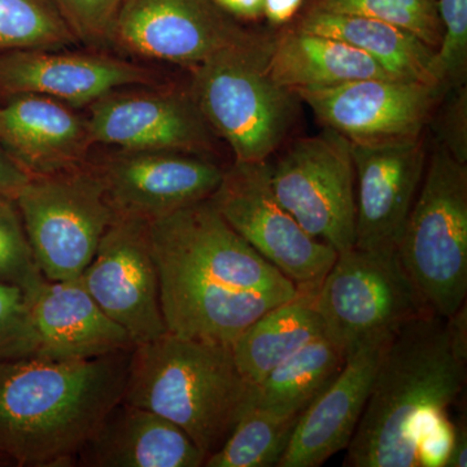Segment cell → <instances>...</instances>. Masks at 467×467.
<instances>
[{"mask_svg":"<svg viewBox=\"0 0 467 467\" xmlns=\"http://www.w3.org/2000/svg\"><path fill=\"white\" fill-rule=\"evenodd\" d=\"M254 33L212 0H126L112 43L140 57L193 67Z\"/></svg>","mask_w":467,"mask_h":467,"instance_id":"obj_13","label":"cell"},{"mask_svg":"<svg viewBox=\"0 0 467 467\" xmlns=\"http://www.w3.org/2000/svg\"><path fill=\"white\" fill-rule=\"evenodd\" d=\"M75 42L50 0H0V55L64 50Z\"/></svg>","mask_w":467,"mask_h":467,"instance_id":"obj_27","label":"cell"},{"mask_svg":"<svg viewBox=\"0 0 467 467\" xmlns=\"http://www.w3.org/2000/svg\"><path fill=\"white\" fill-rule=\"evenodd\" d=\"M15 201L47 281L78 279L117 217L94 167L32 177Z\"/></svg>","mask_w":467,"mask_h":467,"instance_id":"obj_8","label":"cell"},{"mask_svg":"<svg viewBox=\"0 0 467 467\" xmlns=\"http://www.w3.org/2000/svg\"><path fill=\"white\" fill-rule=\"evenodd\" d=\"M346 358L326 337L313 340L251 386L247 408L275 416H297L330 386Z\"/></svg>","mask_w":467,"mask_h":467,"instance_id":"obj_25","label":"cell"},{"mask_svg":"<svg viewBox=\"0 0 467 467\" xmlns=\"http://www.w3.org/2000/svg\"><path fill=\"white\" fill-rule=\"evenodd\" d=\"M304 0H265L264 17L273 27L288 26L299 14Z\"/></svg>","mask_w":467,"mask_h":467,"instance_id":"obj_36","label":"cell"},{"mask_svg":"<svg viewBox=\"0 0 467 467\" xmlns=\"http://www.w3.org/2000/svg\"><path fill=\"white\" fill-rule=\"evenodd\" d=\"M36 356L54 359H88L130 352L133 337L109 317L86 291L81 279L46 281L30 297Z\"/></svg>","mask_w":467,"mask_h":467,"instance_id":"obj_20","label":"cell"},{"mask_svg":"<svg viewBox=\"0 0 467 467\" xmlns=\"http://www.w3.org/2000/svg\"><path fill=\"white\" fill-rule=\"evenodd\" d=\"M325 337L344 358L389 342L411 319L434 313L402 265L398 250L350 248L337 254L316 291Z\"/></svg>","mask_w":467,"mask_h":467,"instance_id":"obj_7","label":"cell"},{"mask_svg":"<svg viewBox=\"0 0 467 467\" xmlns=\"http://www.w3.org/2000/svg\"><path fill=\"white\" fill-rule=\"evenodd\" d=\"M58 51L61 50L0 55V95H42L72 109H81L117 88L155 81L149 69L121 58Z\"/></svg>","mask_w":467,"mask_h":467,"instance_id":"obj_17","label":"cell"},{"mask_svg":"<svg viewBox=\"0 0 467 467\" xmlns=\"http://www.w3.org/2000/svg\"><path fill=\"white\" fill-rule=\"evenodd\" d=\"M218 8L238 21H257L264 17L265 0H212Z\"/></svg>","mask_w":467,"mask_h":467,"instance_id":"obj_35","label":"cell"},{"mask_svg":"<svg viewBox=\"0 0 467 467\" xmlns=\"http://www.w3.org/2000/svg\"><path fill=\"white\" fill-rule=\"evenodd\" d=\"M288 26L347 43L398 78L422 82L439 90L435 50L408 30L373 18L313 11H300Z\"/></svg>","mask_w":467,"mask_h":467,"instance_id":"obj_23","label":"cell"},{"mask_svg":"<svg viewBox=\"0 0 467 467\" xmlns=\"http://www.w3.org/2000/svg\"><path fill=\"white\" fill-rule=\"evenodd\" d=\"M453 98L447 104L441 121V144L460 162L466 164V88H454Z\"/></svg>","mask_w":467,"mask_h":467,"instance_id":"obj_33","label":"cell"},{"mask_svg":"<svg viewBox=\"0 0 467 467\" xmlns=\"http://www.w3.org/2000/svg\"><path fill=\"white\" fill-rule=\"evenodd\" d=\"M349 150L358 183L355 247L398 250L425 174V144L418 137L349 142Z\"/></svg>","mask_w":467,"mask_h":467,"instance_id":"obj_15","label":"cell"},{"mask_svg":"<svg viewBox=\"0 0 467 467\" xmlns=\"http://www.w3.org/2000/svg\"><path fill=\"white\" fill-rule=\"evenodd\" d=\"M467 466V432L465 426L454 427V438L444 467Z\"/></svg>","mask_w":467,"mask_h":467,"instance_id":"obj_37","label":"cell"},{"mask_svg":"<svg viewBox=\"0 0 467 467\" xmlns=\"http://www.w3.org/2000/svg\"><path fill=\"white\" fill-rule=\"evenodd\" d=\"M92 144L125 150H171L202 155L213 149L211 130L192 95L181 92H115L88 106Z\"/></svg>","mask_w":467,"mask_h":467,"instance_id":"obj_16","label":"cell"},{"mask_svg":"<svg viewBox=\"0 0 467 467\" xmlns=\"http://www.w3.org/2000/svg\"><path fill=\"white\" fill-rule=\"evenodd\" d=\"M130 355L0 362V451L15 466L72 465L121 402Z\"/></svg>","mask_w":467,"mask_h":467,"instance_id":"obj_3","label":"cell"},{"mask_svg":"<svg viewBox=\"0 0 467 467\" xmlns=\"http://www.w3.org/2000/svg\"><path fill=\"white\" fill-rule=\"evenodd\" d=\"M46 281L34 257L16 201L0 195V284L16 285L30 299Z\"/></svg>","mask_w":467,"mask_h":467,"instance_id":"obj_29","label":"cell"},{"mask_svg":"<svg viewBox=\"0 0 467 467\" xmlns=\"http://www.w3.org/2000/svg\"><path fill=\"white\" fill-rule=\"evenodd\" d=\"M300 11L353 15L383 21L414 34L435 51L441 39L436 0H304Z\"/></svg>","mask_w":467,"mask_h":467,"instance_id":"obj_28","label":"cell"},{"mask_svg":"<svg viewBox=\"0 0 467 467\" xmlns=\"http://www.w3.org/2000/svg\"><path fill=\"white\" fill-rule=\"evenodd\" d=\"M389 342L367 344L346 358L330 386L300 414L276 467L321 466L348 448Z\"/></svg>","mask_w":467,"mask_h":467,"instance_id":"obj_18","label":"cell"},{"mask_svg":"<svg viewBox=\"0 0 467 467\" xmlns=\"http://www.w3.org/2000/svg\"><path fill=\"white\" fill-rule=\"evenodd\" d=\"M77 41L99 46L113 42L126 0H50Z\"/></svg>","mask_w":467,"mask_h":467,"instance_id":"obj_32","label":"cell"},{"mask_svg":"<svg viewBox=\"0 0 467 467\" xmlns=\"http://www.w3.org/2000/svg\"><path fill=\"white\" fill-rule=\"evenodd\" d=\"M297 416H275L248 408L223 447L205 460V467L278 466L296 427Z\"/></svg>","mask_w":467,"mask_h":467,"instance_id":"obj_26","label":"cell"},{"mask_svg":"<svg viewBox=\"0 0 467 467\" xmlns=\"http://www.w3.org/2000/svg\"><path fill=\"white\" fill-rule=\"evenodd\" d=\"M205 454L181 427L147 409L119 402L79 453L81 466L201 467Z\"/></svg>","mask_w":467,"mask_h":467,"instance_id":"obj_21","label":"cell"},{"mask_svg":"<svg viewBox=\"0 0 467 467\" xmlns=\"http://www.w3.org/2000/svg\"><path fill=\"white\" fill-rule=\"evenodd\" d=\"M91 144L86 119L61 101L20 94L0 107V146L30 177L82 167Z\"/></svg>","mask_w":467,"mask_h":467,"instance_id":"obj_19","label":"cell"},{"mask_svg":"<svg viewBox=\"0 0 467 467\" xmlns=\"http://www.w3.org/2000/svg\"><path fill=\"white\" fill-rule=\"evenodd\" d=\"M250 392L232 346L167 333L131 350L121 401L167 418L208 459L232 434Z\"/></svg>","mask_w":467,"mask_h":467,"instance_id":"obj_4","label":"cell"},{"mask_svg":"<svg viewBox=\"0 0 467 467\" xmlns=\"http://www.w3.org/2000/svg\"><path fill=\"white\" fill-rule=\"evenodd\" d=\"M150 236L169 334L232 346L267 310L299 294L209 199L150 221Z\"/></svg>","mask_w":467,"mask_h":467,"instance_id":"obj_1","label":"cell"},{"mask_svg":"<svg viewBox=\"0 0 467 467\" xmlns=\"http://www.w3.org/2000/svg\"><path fill=\"white\" fill-rule=\"evenodd\" d=\"M273 38L254 32L192 67L190 95L236 162L267 161L296 119L299 98L276 84L267 67Z\"/></svg>","mask_w":467,"mask_h":467,"instance_id":"obj_5","label":"cell"},{"mask_svg":"<svg viewBox=\"0 0 467 467\" xmlns=\"http://www.w3.org/2000/svg\"><path fill=\"white\" fill-rule=\"evenodd\" d=\"M270 50V76L291 91L321 90L359 79H401L365 52L330 36L279 27Z\"/></svg>","mask_w":467,"mask_h":467,"instance_id":"obj_22","label":"cell"},{"mask_svg":"<svg viewBox=\"0 0 467 467\" xmlns=\"http://www.w3.org/2000/svg\"><path fill=\"white\" fill-rule=\"evenodd\" d=\"M117 216L158 220L207 201L223 169L192 153L119 150L94 167Z\"/></svg>","mask_w":467,"mask_h":467,"instance_id":"obj_14","label":"cell"},{"mask_svg":"<svg viewBox=\"0 0 467 467\" xmlns=\"http://www.w3.org/2000/svg\"><path fill=\"white\" fill-rule=\"evenodd\" d=\"M223 220L297 288H317L337 252L310 236L278 202L269 161L236 162L209 198Z\"/></svg>","mask_w":467,"mask_h":467,"instance_id":"obj_9","label":"cell"},{"mask_svg":"<svg viewBox=\"0 0 467 467\" xmlns=\"http://www.w3.org/2000/svg\"><path fill=\"white\" fill-rule=\"evenodd\" d=\"M429 308L450 318L467 295V168L439 143L398 245Z\"/></svg>","mask_w":467,"mask_h":467,"instance_id":"obj_6","label":"cell"},{"mask_svg":"<svg viewBox=\"0 0 467 467\" xmlns=\"http://www.w3.org/2000/svg\"><path fill=\"white\" fill-rule=\"evenodd\" d=\"M36 353L38 337L29 297L16 285L0 284V362Z\"/></svg>","mask_w":467,"mask_h":467,"instance_id":"obj_31","label":"cell"},{"mask_svg":"<svg viewBox=\"0 0 467 467\" xmlns=\"http://www.w3.org/2000/svg\"><path fill=\"white\" fill-rule=\"evenodd\" d=\"M9 465H14V463L11 462V460H9L7 456H5V454L0 451V466Z\"/></svg>","mask_w":467,"mask_h":467,"instance_id":"obj_38","label":"cell"},{"mask_svg":"<svg viewBox=\"0 0 467 467\" xmlns=\"http://www.w3.org/2000/svg\"><path fill=\"white\" fill-rule=\"evenodd\" d=\"M316 119L349 142L410 140L422 134L441 92L409 79L368 78L294 91Z\"/></svg>","mask_w":467,"mask_h":467,"instance_id":"obj_12","label":"cell"},{"mask_svg":"<svg viewBox=\"0 0 467 467\" xmlns=\"http://www.w3.org/2000/svg\"><path fill=\"white\" fill-rule=\"evenodd\" d=\"M317 288H299L248 326L232 344L234 361L250 386L260 383L276 367L313 340L325 337L315 306Z\"/></svg>","mask_w":467,"mask_h":467,"instance_id":"obj_24","label":"cell"},{"mask_svg":"<svg viewBox=\"0 0 467 467\" xmlns=\"http://www.w3.org/2000/svg\"><path fill=\"white\" fill-rule=\"evenodd\" d=\"M441 39L435 51V77L442 95L466 86L467 0H436Z\"/></svg>","mask_w":467,"mask_h":467,"instance_id":"obj_30","label":"cell"},{"mask_svg":"<svg viewBox=\"0 0 467 467\" xmlns=\"http://www.w3.org/2000/svg\"><path fill=\"white\" fill-rule=\"evenodd\" d=\"M466 340L435 313L407 322L387 343L344 466L417 467L418 444L465 383Z\"/></svg>","mask_w":467,"mask_h":467,"instance_id":"obj_2","label":"cell"},{"mask_svg":"<svg viewBox=\"0 0 467 467\" xmlns=\"http://www.w3.org/2000/svg\"><path fill=\"white\" fill-rule=\"evenodd\" d=\"M278 202L313 238L337 254L355 247V168L348 140L333 130L301 138L269 164Z\"/></svg>","mask_w":467,"mask_h":467,"instance_id":"obj_10","label":"cell"},{"mask_svg":"<svg viewBox=\"0 0 467 467\" xmlns=\"http://www.w3.org/2000/svg\"><path fill=\"white\" fill-rule=\"evenodd\" d=\"M30 178L0 146V195L16 198L18 192L29 182Z\"/></svg>","mask_w":467,"mask_h":467,"instance_id":"obj_34","label":"cell"},{"mask_svg":"<svg viewBox=\"0 0 467 467\" xmlns=\"http://www.w3.org/2000/svg\"><path fill=\"white\" fill-rule=\"evenodd\" d=\"M79 279L98 306L128 331L135 344L168 333L147 221L117 216Z\"/></svg>","mask_w":467,"mask_h":467,"instance_id":"obj_11","label":"cell"}]
</instances>
